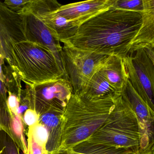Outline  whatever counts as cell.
Returning a JSON list of instances; mask_svg holds the SVG:
<instances>
[{
  "instance_id": "cell-18",
  "label": "cell",
  "mask_w": 154,
  "mask_h": 154,
  "mask_svg": "<svg viewBox=\"0 0 154 154\" xmlns=\"http://www.w3.org/2000/svg\"><path fill=\"white\" fill-rule=\"evenodd\" d=\"M72 149L76 152L85 154H137L124 149L82 144Z\"/></svg>"
},
{
  "instance_id": "cell-9",
  "label": "cell",
  "mask_w": 154,
  "mask_h": 154,
  "mask_svg": "<svg viewBox=\"0 0 154 154\" xmlns=\"http://www.w3.org/2000/svg\"><path fill=\"white\" fill-rule=\"evenodd\" d=\"M121 96L127 101L137 116L143 133L142 154L154 152V112L137 93L128 79Z\"/></svg>"
},
{
  "instance_id": "cell-2",
  "label": "cell",
  "mask_w": 154,
  "mask_h": 154,
  "mask_svg": "<svg viewBox=\"0 0 154 154\" xmlns=\"http://www.w3.org/2000/svg\"><path fill=\"white\" fill-rule=\"evenodd\" d=\"M120 95L91 99L73 94L63 115L62 140L56 152L73 149L90 137L106 121Z\"/></svg>"
},
{
  "instance_id": "cell-28",
  "label": "cell",
  "mask_w": 154,
  "mask_h": 154,
  "mask_svg": "<svg viewBox=\"0 0 154 154\" xmlns=\"http://www.w3.org/2000/svg\"><path fill=\"white\" fill-rule=\"evenodd\" d=\"M0 96L4 99L5 101H7L8 96V91L3 82L0 80Z\"/></svg>"
},
{
  "instance_id": "cell-21",
  "label": "cell",
  "mask_w": 154,
  "mask_h": 154,
  "mask_svg": "<svg viewBox=\"0 0 154 154\" xmlns=\"http://www.w3.org/2000/svg\"><path fill=\"white\" fill-rule=\"evenodd\" d=\"M28 130L31 133L35 142L43 149L46 150L49 137L48 132L47 128L38 123L33 126L29 127Z\"/></svg>"
},
{
  "instance_id": "cell-5",
  "label": "cell",
  "mask_w": 154,
  "mask_h": 154,
  "mask_svg": "<svg viewBox=\"0 0 154 154\" xmlns=\"http://www.w3.org/2000/svg\"><path fill=\"white\" fill-rule=\"evenodd\" d=\"M62 56L65 73L72 85L74 94L80 95L91 78L103 67L109 56L64 44Z\"/></svg>"
},
{
  "instance_id": "cell-22",
  "label": "cell",
  "mask_w": 154,
  "mask_h": 154,
  "mask_svg": "<svg viewBox=\"0 0 154 154\" xmlns=\"http://www.w3.org/2000/svg\"><path fill=\"white\" fill-rule=\"evenodd\" d=\"M112 9L141 13L143 10V0H114Z\"/></svg>"
},
{
  "instance_id": "cell-26",
  "label": "cell",
  "mask_w": 154,
  "mask_h": 154,
  "mask_svg": "<svg viewBox=\"0 0 154 154\" xmlns=\"http://www.w3.org/2000/svg\"><path fill=\"white\" fill-rule=\"evenodd\" d=\"M20 104V99L16 95L8 92L7 104L8 109L14 114L18 115V110Z\"/></svg>"
},
{
  "instance_id": "cell-31",
  "label": "cell",
  "mask_w": 154,
  "mask_h": 154,
  "mask_svg": "<svg viewBox=\"0 0 154 154\" xmlns=\"http://www.w3.org/2000/svg\"><path fill=\"white\" fill-rule=\"evenodd\" d=\"M7 104L6 101H5L4 99L0 96V110L4 108L7 107ZM0 127V130H1Z\"/></svg>"
},
{
  "instance_id": "cell-25",
  "label": "cell",
  "mask_w": 154,
  "mask_h": 154,
  "mask_svg": "<svg viewBox=\"0 0 154 154\" xmlns=\"http://www.w3.org/2000/svg\"><path fill=\"white\" fill-rule=\"evenodd\" d=\"M29 2V0H5L3 3L10 10L19 14Z\"/></svg>"
},
{
  "instance_id": "cell-11",
  "label": "cell",
  "mask_w": 154,
  "mask_h": 154,
  "mask_svg": "<svg viewBox=\"0 0 154 154\" xmlns=\"http://www.w3.org/2000/svg\"><path fill=\"white\" fill-rule=\"evenodd\" d=\"M114 0H89L61 5L55 12L70 20L84 23L112 8Z\"/></svg>"
},
{
  "instance_id": "cell-16",
  "label": "cell",
  "mask_w": 154,
  "mask_h": 154,
  "mask_svg": "<svg viewBox=\"0 0 154 154\" xmlns=\"http://www.w3.org/2000/svg\"><path fill=\"white\" fill-rule=\"evenodd\" d=\"M103 75L98 71L88 82L80 95L91 99H99L107 96L119 95Z\"/></svg>"
},
{
  "instance_id": "cell-29",
  "label": "cell",
  "mask_w": 154,
  "mask_h": 154,
  "mask_svg": "<svg viewBox=\"0 0 154 154\" xmlns=\"http://www.w3.org/2000/svg\"><path fill=\"white\" fill-rule=\"evenodd\" d=\"M143 49L145 51L149 58L152 60L154 65V49L150 48H146Z\"/></svg>"
},
{
  "instance_id": "cell-30",
  "label": "cell",
  "mask_w": 154,
  "mask_h": 154,
  "mask_svg": "<svg viewBox=\"0 0 154 154\" xmlns=\"http://www.w3.org/2000/svg\"><path fill=\"white\" fill-rule=\"evenodd\" d=\"M51 154H78L75 152L73 149H68L64 151H60L54 152Z\"/></svg>"
},
{
  "instance_id": "cell-14",
  "label": "cell",
  "mask_w": 154,
  "mask_h": 154,
  "mask_svg": "<svg viewBox=\"0 0 154 154\" xmlns=\"http://www.w3.org/2000/svg\"><path fill=\"white\" fill-rule=\"evenodd\" d=\"M64 112L61 109H51L40 115L39 123L44 125L48 132L46 146L48 154L57 151L60 146L64 127Z\"/></svg>"
},
{
  "instance_id": "cell-7",
  "label": "cell",
  "mask_w": 154,
  "mask_h": 154,
  "mask_svg": "<svg viewBox=\"0 0 154 154\" xmlns=\"http://www.w3.org/2000/svg\"><path fill=\"white\" fill-rule=\"evenodd\" d=\"M61 5L55 0H30L21 12H28L38 16L64 43L75 35L83 23L67 20L56 13L55 11Z\"/></svg>"
},
{
  "instance_id": "cell-10",
  "label": "cell",
  "mask_w": 154,
  "mask_h": 154,
  "mask_svg": "<svg viewBox=\"0 0 154 154\" xmlns=\"http://www.w3.org/2000/svg\"><path fill=\"white\" fill-rule=\"evenodd\" d=\"M0 40L5 54V60L12 65V49L15 43L26 41L20 14L14 12L0 1Z\"/></svg>"
},
{
  "instance_id": "cell-15",
  "label": "cell",
  "mask_w": 154,
  "mask_h": 154,
  "mask_svg": "<svg viewBox=\"0 0 154 154\" xmlns=\"http://www.w3.org/2000/svg\"><path fill=\"white\" fill-rule=\"evenodd\" d=\"M100 72L119 93L128 80L127 71L124 59L109 56Z\"/></svg>"
},
{
  "instance_id": "cell-12",
  "label": "cell",
  "mask_w": 154,
  "mask_h": 154,
  "mask_svg": "<svg viewBox=\"0 0 154 154\" xmlns=\"http://www.w3.org/2000/svg\"><path fill=\"white\" fill-rule=\"evenodd\" d=\"M154 112V65L143 49L128 54Z\"/></svg>"
},
{
  "instance_id": "cell-23",
  "label": "cell",
  "mask_w": 154,
  "mask_h": 154,
  "mask_svg": "<svg viewBox=\"0 0 154 154\" xmlns=\"http://www.w3.org/2000/svg\"><path fill=\"white\" fill-rule=\"evenodd\" d=\"M27 135L28 150L26 154H48L47 150L43 149L35 142L29 130H28Z\"/></svg>"
},
{
  "instance_id": "cell-19",
  "label": "cell",
  "mask_w": 154,
  "mask_h": 154,
  "mask_svg": "<svg viewBox=\"0 0 154 154\" xmlns=\"http://www.w3.org/2000/svg\"><path fill=\"white\" fill-rule=\"evenodd\" d=\"M4 73L5 76L4 84L7 91L16 95L20 99L23 89L20 75L9 65L5 66Z\"/></svg>"
},
{
  "instance_id": "cell-27",
  "label": "cell",
  "mask_w": 154,
  "mask_h": 154,
  "mask_svg": "<svg viewBox=\"0 0 154 154\" xmlns=\"http://www.w3.org/2000/svg\"><path fill=\"white\" fill-rule=\"evenodd\" d=\"M5 56L2 53H0V80L3 83H4L5 80V76L4 73V68L5 66Z\"/></svg>"
},
{
  "instance_id": "cell-3",
  "label": "cell",
  "mask_w": 154,
  "mask_h": 154,
  "mask_svg": "<svg viewBox=\"0 0 154 154\" xmlns=\"http://www.w3.org/2000/svg\"><path fill=\"white\" fill-rule=\"evenodd\" d=\"M142 137L137 116L120 95L105 123L79 144L120 148L142 154Z\"/></svg>"
},
{
  "instance_id": "cell-6",
  "label": "cell",
  "mask_w": 154,
  "mask_h": 154,
  "mask_svg": "<svg viewBox=\"0 0 154 154\" xmlns=\"http://www.w3.org/2000/svg\"><path fill=\"white\" fill-rule=\"evenodd\" d=\"M25 94L30 108L39 115L51 109L65 111L74 94L73 88L67 78L37 84L25 83Z\"/></svg>"
},
{
  "instance_id": "cell-17",
  "label": "cell",
  "mask_w": 154,
  "mask_h": 154,
  "mask_svg": "<svg viewBox=\"0 0 154 154\" xmlns=\"http://www.w3.org/2000/svg\"><path fill=\"white\" fill-rule=\"evenodd\" d=\"M9 110V109H8ZM11 115V135L10 136L15 142L23 154L27 153V143L24 136V124L22 117L9 110Z\"/></svg>"
},
{
  "instance_id": "cell-1",
  "label": "cell",
  "mask_w": 154,
  "mask_h": 154,
  "mask_svg": "<svg viewBox=\"0 0 154 154\" xmlns=\"http://www.w3.org/2000/svg\"><path fill=\"white\" fill-rule=\"evenodd\" d=\"M142 23L141 13L110 8L83 23L75 35L63 43L124 59Z\"/></svg>"
},
{
  "instance_id": "cell-33",
  "label": "cell",
  "mask_w": 154,
  "mask_h": 154,
  "mask_svg": "<svg viewBox=\"0 0 154 154\" xmlns=\"http://www.w3.org/2000/svg\"><path fill=\"white\" fill-rule=\"evenodd\" d=\"M154 154V152H153V153H152V154Z\"/></svg>"
},
{
  "instance_id": "cell-13",
  "label": "cell",
  "mask_w": 154,
  "mask_h": 154,
  "mask_svg": "<svg viewBox=\"0 0 154 154\" xmlns=\"http://www.w3.org/2000/svg\"><path fill=\"white\" fill-rule=\"evenodd\" d=\"M142 23L130 45L129 54L139 49H154V0H143Z\"/></svg>"
},
{
  "instance_id": "cell-8",
  "label": "cell",
  "mask_w": 154,
  "mask_h": 154,
  "mask_svg": "<svg viewBox=\"0 0 154 154\" xmlns=\"http://www.w3.org/2000/svg\"><path fill=\"white\" fill-rule=\"evenodd\" d=\"M19 14L21 17L26 41L49 50L54 54L65 73L62 56V47L57 35L40 18L35 14L28 12H23Z\"/></svg>"
},
{
  "instance_id": "cell-4",
  "label": "cell",
  "mask_w": 154,
  "mask_h": 154,
  "mask_svg": "<svg viewBox=\"0 0 154 154\" xmlns=\"http://www.w3.org/2000/svg\"><path fill=\"white\" fill-rule=\"evenodd\" d=\"M25 83L37 84L67 78L54 54L47 48L23 41L12 49V65Z\"/></svg>"
},
{
  "instance_id": "cell-20",
  "label": "cell",
  "mask_w": 154,
  "mask_h": 154,
  "mask_svg": "<svg viewBox=\"0 0 154 154\" xmlns=\"http://www.w3.org/2000/svg\"><path fill=\"white\" fill-rule=\"evenodd\" d=\"M20 149L4 130H0V154H20Z\"/></svg>"
},
{
  "instance_id": "cell-24",
  "label": "cell",
  "mask_w": 154,
  "mask_h": 154,
  "mask_svg": "<svg viewBox=\"0 0 154 154\" xmlns=\"http://www.w3.org/2000/svg\"><path fill=\"white\" fill-rule=\"evenodd\" d=\"M39 115L33 109H27L22 117L23 124L29 127L33 126L39 123Z\"/></svg>"
},
{
  "instance_id": "cell-32",
  "label": "cell",
  "mask_w": 154,
  "mask_h": 154,
  "mask_svg": "<svg viewBox=\"0 0 154 154\" xmlns=\"http://www.w3.org/2000/svg\"><path fill=\"white\" fill-rule=\"evenodd\" d=\"M78 153V154H82V153Z\"/></svg>"
}]
</instances>
